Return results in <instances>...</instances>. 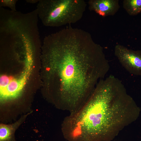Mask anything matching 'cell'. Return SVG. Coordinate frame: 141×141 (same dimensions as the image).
<instances>
[{
  "instance_id": "obj_4",
  "label": "cell",
  "mask_w": 141,
  "mask_h": 141,
  "mask_svg": "<svg viewBox=\"0 0 141 141\" xmlns=\"http://www.w3.org/2000/svg\"><path fill=\"white\" fill-rule=\"evenodd\" d=\"M89 8L102 17L113 15L120 8L118 0H90Z\"/></svg>"
},
{
  "instance_id": "obj_8",
  "label": "cell",
  "mask_w": 141,
  "mask_h": 141,
  "mask_svg": "<svg viewBox=\"0 0 141 141\" xmlns=\"http://www.w3.org/2000/svg\"><path fill=\"white\" fill-rule=\"evenodd\" d=\"M39 0H26V1L30 3H35L37 2H38Z\"/></svg>"
},
{
  "instance_id": "obj_7",
  "label": "cell",
  "mask_w": 141,
  "mask_h": 141,
  "mask_svg": "<svg viewBox=\"0 0 141 141\" xmlns=\"http://www.w3.org/2000/svg\"><path fill=\"white\" fill-rule=\"evenodd\" d=\"M17 1V0H0V7H7L10 8L12 11H17L16 6Z\"/></svg>"
},
{
  "instance_id": "obj_5",
  "label": "cell",
  "mask_w": 141,
  "mask_h": 141,
  "mask_svg": "<svg viewBox=\"0 0 141 141\" xmlns=\"http://www.w3.org/2000/svg\"><path fill=\"white\" fill-rule=\"evenodd\" d=\"M28 114L25 115L14 123L0 125V141H15L14 134L16 130L23 122Z\"/></svg>"
},
{
  "instance_id": "obj_1",
  "label": "cell",
  "mask_w": 141,
  "mask_h": 141,
  "mask_svg": "<svg viewBox=\"0 0 141 141\" xmlns=\"http://www.w3.org/2000/svg\"><path fill=\"white\" fill-rule=\"evenodd\" d=\"M42 48L54 102L70 114L76 112L109 70L103 48L89 32L69 25L45 36Z\"/></svg>"
},
{
  "instance_id": "obj_2",
  "label": "cell",
  "mask_w": 141,
  "mask_h": 141,
  "mask_svg": "<svg viewBox=\"0 0 141 141\" xmlns=\"http://www.w3.org/2000/svg\"><path fill=\"white\" fill-rule=\"evenodd\" d=\"M86 6L83 0H39L36 9L44 26L58 27L79 21Z\"/></svg>"
},
{
  "instance_id": "obj_6",
  "label": "cell",
  "mask_w": 141,
  "mask_h": 141,
  "mask_svg": "<svg viewBox=\"0 0 141 141\" xmlns=\"http://www.w3.org/2000/svg\"><path fill=\"white\" fill-rule=\"evenodd\" d=\"M123 6L130 15H134L141 13V0H124Z\"/></svg>"
},
{
  "instance_id": "obj_3",
  "label": "cell",
  "mask_w": 141,
  "mask_h": 141,
  "mask_svg": "<svg viewBox=\"0 0 141 141\" xmlns=\"http://www.w3.org/2000/svg\"><path fill=\"white\" fill-rule=\"evenodd\" d=\"M114 54L122 66L129 73L141 74V54L123 45L115 46Z\"/></svg>"
}]
</instances>
